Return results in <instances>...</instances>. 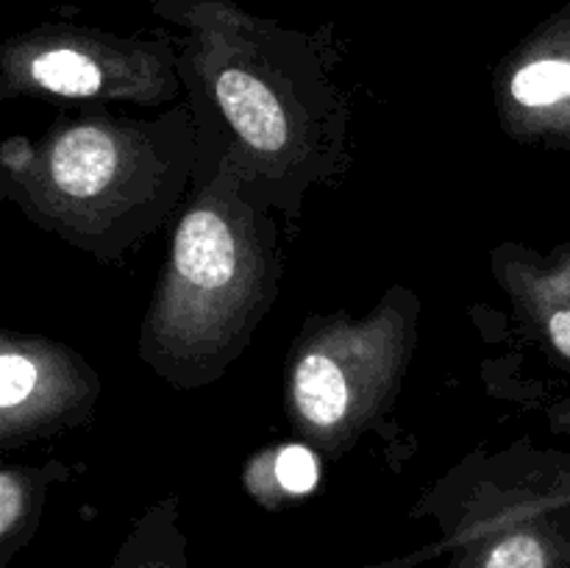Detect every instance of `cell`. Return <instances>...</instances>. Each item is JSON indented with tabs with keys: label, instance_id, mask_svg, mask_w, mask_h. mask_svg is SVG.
Returning <instances> with one entry per match:
<instances>
[{
	"label": "cell",
	"instance_id": "cell-1",
	"mask_svg": "<svg viewBox=\"0 0 570 568\" xmlns=\"http://www.w3.org/2000/svg\"><path fill=\"white\" fill-rule=\"evenodd\" d=\"M273 271L267 228L239 198L237 182H215L173 232L142 354L173 382L217 376L265 315Z\"/></svg>",
	"mask_w": 570,
	"mask_h": 568
},
{
	"label": "cell",
	"instance_id": "cell-2",
	"mask_svg": "<svg viewBox=\"0 0 570 568\" xmlns=\"http://www.w3.org/2000/svg\"><path fill=\"white\" fill-rule=\"evenodd\" d=\"M0 156L28 209L87 245L131 221H159L184 178L178 150H167L148 123H67L39 145L11 137Z\"/></svg>",
	"mask_w": 570,
	"mask_h": 568
},
{
	"label": "cell",
	"instance_id": "cell-3",
	"mask_svg": "<svg viewBox=\"0 0 570 568\" xmlns=\"http://www.w3.org/2000/svg\"><path fill=\"white\" fill-rule=\"evenodd\" d=\"M406 295L362 321H328L306 332L287 371V410L323 449L345 445L393 395L415 340Z\"/></svg>",
	"mask_w": 570,
	"mask_h": 568
},
{
	"label": "cell",
	"instance_id": "cell-4",
	"mask_svg": "<svg viewBox=\"0 0 570 568\" xmlns=\"http://www.w3.org/2000/svg\"><path fill=\"white\" fill-rule=\"evenodd\" d=\"M209 98L232 131L245 173L276 178L312 173L321 143L304 95L278 87L245 61H226L209 72Z\"/></svg>",
	"mask_w": 570,
	"mask_h": 568
},
{
	"label": "cell",
	"instance_id": "cell-5",
	"mask_svg": "<svg viewBox=\"0 0 570 568\" xmlns=\"http://www.w3.org/2000/svg\"><path fill=\"white\" fill-rule=\"evenodd\" d=\"M92 371L70 349L6 334L0 349V438L6 445L48 434L92 407Z\"/></svg>",
	"mask_w": 570,
	"mask_h": 568
},
{
	"label": "cell",
	"instance_id": "cell-6",
	"mask_svg": "<svg viewBox=\"0 0 570 568\" xmlns=\"http://www.w3.org/2000/svg\"><path fill=\"white\" fill-rule=\"evenodd\" d=\"M570 496L468 523L451 568H570Z\"/></svg>",
	"mask_w": 570,
	"mask_h": 568
},
{
	"label": "cell",
	"instance_id": "cell-7",
	"mask_svg": "<svg viewBox=\"0 0 570 568\" xmlns=\"http://www.w3.org/2000/svg\"><path fill=\"white\" fill-rule=\"evenodd\" d=\"M39 89V92L59 95L76 100H165L170 95L159 89V84L142 81L134 70H117L115 65H104L95 53L72 45L42 48L28 56L20 72V87Z\"/></svg>",
	"mask_w": 570,
	"mask_h": 568
},
{
	"label": "cell",
	"instance_id": "cell-8",
	"mask_svg": "<svg viewBox=\"0 0 570 568\" xmlns=\"http://www.w3.org/2000/svg\"><path fill=\"white\" fill-rule=\"evenodd\" d=\"M507 98L529 131L570 143V45L523 61L507 84Z\"/></svg>",
	"mask_w": 570,
	"mask_h": 568
},
{
	"label": "cell",
	"instance_id": "cell-9",
	"mask_svg": "<svg viewBox=\"0 0 570 568\" xmlns=\"http://www.w3.org/2000/svg\"><path fill=\"white\" fill-rule=\"evenodd\" d=\"M109 568H187V540L176 501L150 507L134 523Z\"/></svg>",
	"mask_w": 570,
	"mask_h": 568
},
{
	"label": "cell",
	"instance_id": "cell-10",
	"mask_svg": "<svg viewBox=\"0 0 570 568\" xmlns=\"http://www.w3.org/2000/svg\"><path fill=\"white\" fill-rule=\"evenodd\" d=\"M39 482L33 473L3 468L0 473V566L31 540L39 518Z\"/></svg>",
	"mask_w": 570,
	"mask_h": 568
},
{
	"label": "cell",
	"instance_id": "cell-11",
	"mask_svg": "<svg viewBox=\"0 0 570 568\" xmlns=\"http://www.w3.org/2000/svg\"><path fill=\"white\" fill-rule=\"evenodd\" d=\"M256 468L273 473V484L262 501H276V499H293V496H304L315 490L321 468H317V457L312 454L306 445H282L265 454V462L256 460Z\"/></svg>",
	"mask_w": 570,
	"mask_h": 568
},
{
	"label": "cell",
	"instance_id": "cell-12",
	"mask_svg": "<svg viewBox=\"0 0 570 568\" xmlns=\"http://www.w3.org/2000/svg\"><path fill=\"white\" fill-rule=\"evenodd\" d=\"M434 551H415V555H406V557H395V560H382V562H371V566H360V568H412L417 560H426L432 557Z\"/></svg>",
	"mask_w": 570,
	"mask_h": 568
}]
</instances>
